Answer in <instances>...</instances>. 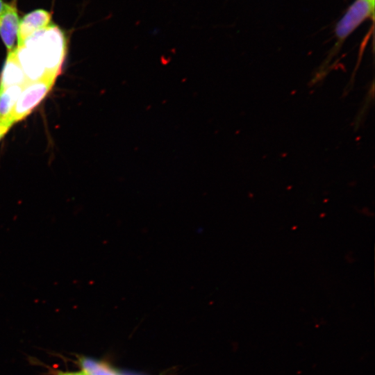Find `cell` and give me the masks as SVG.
<instances>
[{"label":"cell","instance_id":"6da1fadb","mask_svg":"<svg viewBox=\"0 0 375 375\" xmlns=\"http://www.w3.org/2000/svg\"><path fill=\"white\" fill-rule=\"evenodd\" d=\"M22 44L30 47L38 55L44 67L46 76L56 78L59 76L67 47L65 33L59 26L51 24L32 34Z\"/></svg>","mask_w":375,"mask_h":375},{"label":"cell","instance_id":"7a4b0ae2","mask_svg":"<svg viewBox=\"0 0 375 375\" xmlns=\"http://www.w3.org/2000/svg\"><path fill=\"white\" fill-rule=\"evenodd\" d=\"M375 0H355L347 8L341 19L337 22L334 33L336 39L333 48L316 71L312 84L322 81L330 72L329 64L336 56L347 38L368 19L374 21Z\"/></svg>","mask_w":375,"mask_h":375},{"label":"cell","instance_id":"3957f363","mask_svg":"<svg viewBox=\"0 0 375 375\" xmlns=\"http://www.w3.org/2000/svg\"><path fill=\"white\" fill-rule=\"evenodd\" d=\"M56 80L44 76L24 85L10 116L9 123L12 126L26 117L51 90Z\"/></svg>","mask_w":375,"mask_h":375},{"label":"cell","instance_id":"277c9868","mask_svg":"<svg viewBox=\"0 0 375 375\" xmlns=\"http://www.w3.org/2000/svg\"><path fill=\"white\" fill-rule=\"evenodd\" d=\"M19 21L16 0L6 3L0 13V37L8 52L15 49Z\"/></svg>","mask_w":375,"mask_h":375},{"label":"cell","instance_id":"5b68a950","mask_svg":"<svg viewBox=\"0 0 375 375\" xmlns=\"http://www.w3.org/2000/svg\"><path fill=\"white\" fill-rule=\"evenodd\" d=\"M51 19V12L43 9H37L25 15L19 21L17 46L21 45L34 33L52 24Z\"/></svg>","mask_w":375,"mask_h":375},{"label":"cell","instance_id":"8992f818","mask_svg":"<svg viewBox=\"0 0 375 375\" xmlns=\"http://www.w3.org/2000/svg\"><path fill=\"white\" fill-rule=\"evenodd\" d=\"M28 82L17 60L15 49L8 52L0 76V90L12 85L24 86Z\"/></svg>","mask_w":375,"mask_h":375},{"label":"cell","instance_id":"52a82bcc","mask_svg":"<svg viewBox=\"0 0 375 375\" xmlns=\"http://www.w3.org/2000/svg\"><path fill=\"white\" fill-rule=\"evenodd\" d=\"M23 86L12 85L0 90V123L12 126L9 118Z\"/></svg>","mask_w":375,"mask_h":375},{"label":"cell","instance_id":"ba28073f","mask_svg":"<svg viewBox=\"0 0 375 375\" xmlns=\"http://www.w3.org/2000/svg\"><path fill=\"white\" fill-rule=\"evenodd\" d=\"M80 365L82 371L88 375H119L108 364L89 358H81Z\"/></svg>","mask_w":375,"mask_h":375},{"label":"cell","instance_id":"9c48e42d","mask_svg":"<svg viewBox=\"0 0 375 375\" xmlns=\"http://www.w3.org/2000/svg\"><path fill=\"white\" fill-rule=\"evenodd\" d=\"M10 128V126L0 123V141L4 137V135L8 133Z\"/></svg>","mask_w":375,"mask_h":375},{"label":"cell","instance_id":"30bf717a","mask_svg":"<svg viewBox=\"0 0 375 375\" xmlns=\"http://www.w3.org/2000/svg\"><path fill=\"white\" fill-rule=\"evenodd\" d=\"M58 375H87V374L84 372L83 371H81V372H64V373L62 372V373H60Z\"/></svg>","mask_w":375,"mask_h":375},{"label":"cell","instance_id":"8fae6325","mask_svg":"<svg viewBox=\"0 0 375 375\" xmlns=\"http://www.w3.org/2000/svg\"><path fill=\"white\" fill-rule=\"evenodd\" d=\"M6 3L3 0H0V13L4 9Z\"/></svg>","mask_w":375,"mask_h":375},{"label":"cell","instance_id":"7c38bea8","mask_svg":"<svg viewBox=\"0 0 375 375\" xmlns=\"http://www.w3.org/2000/svg\"><path fill=\"white\" fill-rule=\"evenodd\" d=\"M87 375H88V374H87Z\"/></svg>","mask_w":375,"mask_h":375}]
</instances>
